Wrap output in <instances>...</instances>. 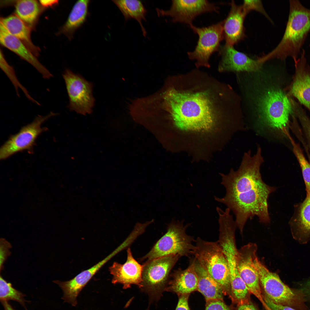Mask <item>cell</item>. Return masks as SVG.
I'll return each instance as SVG.
<instances>
[{
	"label": "cell",
	"mask_w": 310,
	"mask_h": 310,
	"mask_svg": "<svg viewBox=\"0 0 310 310\" xmlns=\"http://www.w3.org/2000/svg\"><path fill=\"white\" fill-rule=\"evenodd\" d=\"M15 10L18 16L22 21L32 24L39 14L40 8L36 0H20L16 2Z\"/></svg>",
	"instance_id": "cb8c5ba5"
},
{
	"label": "cell",
	"mask_w": 310,
	"mask_h": 310,
	"mask_svg": "<svg viewBox=\"0 0 310 310\" xmlns=\"http://www.w3.org/2000/svg\"><path fill=\"white\" fill-rule=\"evenodd\" d=\"M301 53L299 58L294 60L295 73L286 94L297 98L310 112V67L307 63L305 51L302 49Z\"/></svg>",
	"instance_id": "5bb4252c"
},
{
	"label": "cell",
	"mask_w": 310,
	"mask_h": 310,
	"mask_svg": "<svg viewBox=\"0 0 310 310\" xmlns=\"http://www.w3.org/2000/svg\"><path fill=\"white\" fill-rule=\"evenodd\" d=\"M164 291L176 293L178 296L190 294L197 291L198 278L196 271L195 259H191L189 266L185 269L179 268L170 274Z\"/></svg>",
	"instance_id": "e0dca14e"
},
{
	"label": "cell",
	"mask_w": 310,
	"mask_h": 310,
	"mask_svg": "<svg viewBox=\"0 0 310 310\" xmlns=\"http://www.w3.org/2000/svg\"><path fill=\"white\" fill-rule=\"evenodd\" d=\"M254 265L265 296L277 304L300 310H309L302 292L291 289L285 284L278 275L270 271L257 256L255 259Z\"/></svg>",
	"instance_id": "8992f818"
},
{
	"label": "cell",
	"mask_w": 310,
	"mask_h": 310,
	"mask_svg": "<svg viewBox=\"0 0 310 310\" xmlns=\"http://www.w3.org/2000/svg\"><path fill=\"white\" fill-rule=\"evenodd\" d=\"M4 310H16L9 303L8 301H1Z\"/></svg>",
	"instance_id": "8d00e7d4"
},
{
	"label": "cell",
	"mask_w": 310,
	"mask_h": 310,
	"mask_svg": "<svg viewBox=\"0 0 310 310\" xmlns=\"http://www.w3.org/2000/svg\"><path fill=\"white\" fill-rule=\"evenodd\" d=\"M25 296V294L14 288L10 283L7 282L0 276V301H15L20 304L25 310H28L26 306V301L24 298Z\"/></svg>",
	"instance_id": "4316f807"
},
{
	"label": "cell",
	"mask_w": 310,
	"mask_h": 310,
	"mask_svg": "<svg viewBox=\"0 0 310 310\" xmlns=\"http://www.w3.org/2000/svg\"><path fill=\"white\" fill-rule=\"evenodd\" d=\"M218 8L207 0H172L170 9L167 10L156 8L159 16H170L174 23H185L190 25L198 15L207 12H218Z\"/></svg>",
	"instance_id": "7c38bea8"
},
{
	"label": "cell",
	"mask_w": 310,
	"mask_h": 310,
	"mask_svg": "<svg viewBox=\"0 0 310 310\" xmlns=\"http://www.w3.org/2000/svg\"><path fill=\"white\" fill-rule=\"evenodd\" d=\"M289 140L293 151L300 166L305 183L307 193H310V163L307 161L299 145L291 137Z\"/></svg>",
	"instance_id": "83f0119b"
},
{
	"label": "cell",
	"mask_w": 310,
	"mask_h": 310,
	"mask_svg": "<svg viewBox=\"0 0 310 310\" xmlns=\"http://www.w3.org/2000/svg\"><path fill=\"white\" fill-rule=\"evenodd\" d=\"M194 259L195 269L198 278L197 291L203 295L206 301L211 299L223 300L224 294L221 287Z\"/></svg>",
	"instance_id": "44dd1931"
},
{
	"label": "cell",
	"mask_w": 310,
	"mask_h": 310,
	"mask_svg": "<svg viewBox=\"0 0 310 310\" xmlns=\"http://www.w3.org/2000/svg\"><path fill=\"white\" fill-rule=\"evenodd\" d=\"M62 75L68 96L69 109L83 115L91 113L95 102L92 84L68 69Z\"/></svg>",
	"instance_id": "9c48e42d"
},
{
	"label": "cell",
	"mask_w": 310,
	"mask_h": 310,
	"mask_svg": "<svg viewBox=\"0 0 310 310\" xmlns=\"http://www.w3.org/2000/svg\"><path fill=\"white\" fill-rule=\"evenodd\" d=\"M112 1L116 5L123 14L125 20L134 19L139 24L143 35L145 37L147 33L142 24L143 20L146 21L147 10L142 2L137 0H114Z\"/></svg>",
	"instance_id": "7402d4cb"
},
{
	"label": "cell",
	"mask_w": 310,
	"mask_h": 310,
	"mask_svg": "<svg viewBox=\"0 0 310 310\" xmlns=\"http://www.w3.org/2000/svg\"><path fill=\"white\" fill-rule=\"evenodd\" d=\"M184 220L180 221L173 219L168 224L166 233L140 261H146L171 255L181 257L192 255L195 240L186 232L187 228L191 224L184 225Z\"/></svg>",
	"instance_id": "5b68a950"
},
{
	"label": "cell",
	"mask_w": 310,
	"mask_h": 310,
	"mask_svg": "<svg viewBox=\"0 0 310 310\" xmlns=\"http://www.w3.org/2000/svg\"><path fill=\"white\" fill-rule=\"evenodd\" d=\"M0 55V68L13 86L17 96L20 97L19 90L20 89L29 100L34 104L40 106L41 104L30 95L27 89L19 82L13 68L7 62L1 51Z\"/></svg>",
	"instance_id": "484cf974"
},
{
	"label": "cell",
	"mask_w": 310,
	"mask_h": 310,
	"mask_svg": "<svg viewBox=\"0 0 310 310\" xmlns=\"http://www.w3.org/2000/svg\"><path fill=\"white\" fill-rule=\"evenodd\" d=\"M257 246L255 243H249L238 250L236 260L240 276L245 283L250 293L256 297L266 310L269 308L265 302L261 293L258 272L254 265L257 256Z\"/></svg>",
	"instance_id": "30bf717a"
},
{
	"label": "cell",
	"mask_w": 310,
	"mask_h": 310,
	"mask_svg": "<svg viewBox=\"0 0 310 310\" xmlns=\"http://www.w3.org/2000/svg\"><path fill=\"white\" fill-rule=\"evenodd\" d=\"M0 24L9 34L24 42L32 49H36L31 40L29 28L18 16L12 15L1 18Z\"/></svg>",
	"instance_id": "603a6c76"
},
{
	"label": "cell",
	"mask_w": 310,
	"mask_h": 310,
	"mask_svg": "<svg viewBox=\"0 0 310 310\" xmlns=\"http://www.w3.org/2000/svg\"><path fill=\"white\" fill-rule=\"evenodd\" d=\"M57 114L51 112L44 116L38 115L31 123L11 136L1 148L0 159H5L16 153L31 148L37 137L44 130L41 127L42 124Z\"/></svg>",
	"instance_id": "8fae6325"
},
{
	"label": "cell",
	"mask_w": 310,
	"mask_h": 310,
	"mask_svg": "<svg viewBox=\"0 0 310 310\" xmlns=\"http://www.w3.org/2000/svg\"><path fill=\"white\" fill-rule=\"evenodd\" d=\"M39 1L40 4L44 7L51 6L58 3V1L54 0H41Z\"/></svg>",
	"instance_id": "d590c367"
},
{
	"label": "cell",
	"mask_w": 310,
	"mask_h": 310,
	"mask_svg": "<svg viewBox=\"0 0 310 310\" xmlns=\"http://www.w3.org/2000/svg\"><path fill=\"white\" fill-rule=\"evenodd\" d=\"M127 259L123 264L114 262L109 269L113 275L112 282L114 284H121L126 289L135 284L142 287L143 265L134 258L130 248L127 250Z\"/></svg>",
	"instance_id": "9a60e30c"
},
{
	"label": "cell",
	"mask_w": 310,
	"mask_h": 310,
	"mask_svg": "<svg viewBox=\"0 0 310 310\" xmlns=\"http://www.w3.org/2000/svg\"><path fill=\"white\" fill-rule=\"evenodd\" d=\"M0 42L2 45L31 65L44 79H48L53 77V74L39 62L22 42L9 34L1 24Z\"/></svg>",
	"instance_id": "d6986e66"
},
{
	"label": "cell",
	"mask_w": 310,
	"mask_h": 310,
	"mask_svg": "<svg viewBox=\"0 0 310 310\" xmlns=\"http://www.w3.org/2000/svg\"><path fill=\"white\" fill-rule=\"evenodd\" d=\"M223 21L207 27L199 28L192 24L189 25L199 39L194 50L187 53L189 58L196 61L197 67H210L209 60L214 52L219 51L220 43L224 39Z\"/></svg>",
	"instance_id": "ba28073f"
},
{
	"label": "cell",
	"mask_w": 310,
	"mask_h": 310,
	"mask_svg": "<svg viewBox=\"0 0 310 310\" xmlns=\"http://www.w3.org/2000/svg\"><path fill=\"white\" fill-rule=\"evenodd\" d=\"M243 9L247 14L252 10H255L262 14L269 20L272 22L265 11L260 0H244L242 5Z\"/></svg>",
	"instance_id": "f546056e"
},
{
	"label": "cell",
	"mask_w": 310,
	"mask_h": 310,
	"mask_svg": "<svg viewBox=\"0 0 310 310\" xmlns=\"http://www.w3.org/2000/svg\"><path fill=\"white\" fill-rule=\"evenodd\" d=\"M218 51L221 56L219 71H257L263 63L236 50L233 46L225 44L220 46Z\"/></svg>",
	"instance_id": "2e32d148"
},
{
	"label": "cell",
	"mask_w": 310,
	"mask_h": 310,
	"mask_svg": "<svg viewBox=\"0 0 310 310\" xmlns=\"http://www.w3.org/2000/svg\"><path fill=\"white\" fill-rule=\"evenodd\" d=\"M90 1H77L73 5L64 24L61 28L59 33L65 35L71 40L74 33L84 24L89 13L88 7Z\"/></svg>",
	"instance_id": "ffe728a7"
},
{
	"label": "cell",
	"mask_w": 310,
	"mask_h": 310,
	"mask_svg": "<svg viewBox=\"0 0 310 310\" xmlns=\"http://www.w3.org/2000/svg\"><path fill=\"white\" fill-rule=\"evenodd\" d=\"M293 221L299 231L306 234H310V193H307Z\"/></svg>",
	"instance_id": "d4e9b609"
},
{
	"label": "cell",
	"mask_w": 310,
	"mask_h": 310,
	"mask_svg": "<svg viewBox=\"0 0 310 310\" xmlns=\"http://www.w3.org/2000/svg\"><path fill=\"white\" fill-rule=\"evenodd\" d=\"M181 257L171 255L145 261L142 265V290L152 299H159L164 291L171 271Z\"/></svg>",
	"instance_id": "52a82bcc"
},
{
	"label": "cell",
	"mask_w": 310,
	"mask_h": 310,
	"mask_svg": "<svg viewBox=\"0 0 310 310\" xmlns=\"http://www.w3.org/2000/svg\"><path fill=\"white\" fill-rule=\"evenodd\" d=\"M264 161L261 149L258 146L253 156L250 150L244 153L237 170L232 169L228 175L220 174L221 184L226 193L222 198L214 196V199L233 212L241 233L247 220L255 216L260 223L270 222L268 199L276 188L268 185L262 179L260 168Z\"/></svg>",
	"instance_id": "6da1fadb"
},
{
	"label": "cell",
	"mask_w": 310,
	"mask_h": 310,
	"mask_svg": "<svg viewBox=\"0 0 310 310\" xmlns=\"http://www.w3.org/2000/svg\"></svg>",
	"instance_id": "74e56055"
},
{
	"label": "cell",
	"mask_w": 310,
	"mask_h": 310,
	"mask_svg": "<svg viewBox=\"0 0 310 310\" xmlns=\"http://www.w3.org/2000/svg\"><path fill=\"white\" fill-rule=\"evenodd\" d=\"M126 247L122 243L110 254L90 268L82 272L74 278L65 281L54 280L62 290L64 302L73 306L77 304V298L83 288L100 269L112 258Z\"/></svg>",
	"instance_id": "4fadbf2b"
},
{
	"label": "cell",
	"mask_w": 310,
	"mask_h": 310,
	"mask_svg": "<svg viewBox=\"0 0 310 310\" xmlns=\"http://www.w3.org/2000/svg\"><path fill=\"white\" fill-rule=\"evenodd\" d=\"M11 246L5 239L1 238L0 240V269L1 271L3 268V264L11 253L10 249Z\"/></svg>",
	"instance_id": "4dcf8cb0"
},
{
	"label": "cell",
	"mask_w": 310,
	"mask_h": 310,
	"mask_svg": "<svg viewBox=\"0 0 310 310\" xmlns=\"http://www.w3.org/2000/svg\"><path fill=\"white\" fill-rule=\"evenodd\" d=\"M189 295L190 294H186L178 296V301L175 310H190L188 304Z\"/></svg>",
	"instance_id": "d6a6232c"
},
{
	"label": "cell",
	"mask_w": 310,
	"mask_h": 310,
	"mask_svg": "<svg viewBox=\"0 0 310 310\" xmlns=\"http://www.w3.org/2000/svg\"><path fill=\"white\" fill-rule=\"evenodd\" d=\"M265 302L271 310H297L292 307L276 304L265 296H263Z\"/></svg>",
	"instance_id": "836d02e7"
},
{
	"label": "cell",
	"mask_w": 310,
	"mask_h": 310,
	"mask_svg": "<svg viewBox=\"0 0 310 310\" xmlns=\"http://www.w3.org/2000/svg\"><path fill=\"white\" fill-rule=\"evenodd\" d=\"M237 310H257L254 305L249 301L238 304Z\"/></svg>",
	"instance_id": "e575fe53"
},
{
	"label": "cell",
	"mask_w": 310,
	"mask_h": 310,
	"mask_svg": "<svg viewBox=\"0 0 310 310\" xmlns=\"http://www.w3.org/2000/svg\"><path fill=\"white\" fill-rule=\"evenodd\" d=\"M294 114L301 123L310 149V119L301 107L297 108Z\"/></svg>",
	"instance_id": "f1b7e54d"
},
{
	"label": "cell",
	"mask_w": 310,
	"mask_h": 310,
	"mask_svg": "<svg viewBox=\"0 0 310 310\" xmlns=\"http://www.w3.org/2000/svg\"><path fill=\"white\" fill-rule=\"evenodd\" d=\"M230 4L229 13L223 21V34L225 44L233 46L246 36L244 22L247 14L242 5H237L234 1Z\"/></svg>",
	"instance_id": "ac0fdd59"
},
{
	"label": "cell",
	"mask_w": 310,
	"mask_h": 310,
	"mask_svg": "<svg viewBox=\"0 0 310 310\" xmlns=\"http://www.w3.org/2000/svg\"><path fill=\"white\" fill-rule=\"evenodd\" d=\"M310 32V9L298 0L289 1L288 19L280 41L273 50L259 58L263 63L276 58L283 60L288 57L297 59Z\"/></svg>",
	"instance_id": "7a4b0ae2"
},
{
	"label": "cell",
	"mask_w": 310,
	"mask_h": 310,
	"mask_svg": "<svg viewBox=\"0 0 310 310\" xmlns=\"http://www.w3.org/2000/svg\"><path fill=\"white\" fill-rule=\"evenodd\" d=\"M259 106L261 122L288 138L289 117L292 110L286 94L280 89L270 88L261 98Z\"/></svg>",
	"instance_id": "277c9868"
},
{
	"label": "cell",
	"mask_w": 310,
	"mask_h": 310,
	"mask_svg": "<svg viewBox=\"0 0 310 310\" xmlns=\"http://www.w3.org/2000/svg\"><path fill=\"white\" fill-rule=\"evenodd\" d=\"M194 243L192 255L220 286L224 295H228L234 301L228 262L218 241H208L198 237Z\"/></svg>",
	"instance_id": "3957f363"
},
{
	"label": "cell",
	"mask_w": 310,
	"mask_h": 310,
	"mask_svg": "<svg viewBox=\"0 0 310 310\" xmlns=\"http://www.w3.org/2000/svg\"><path fill=\"white\" fill-rule=\"evenodd\" d=\"M205 310H232L230 307L221 299H211L206 301Z\"/></svg>",
	"instance_id": "1f68e13d"
}]
</instances>
